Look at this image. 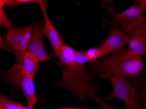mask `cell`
<instances>
[{
	"label": "cell",
	"mask_w": 146,
	"mask_h": 109,
	"mask_svg": "<svg viewBox=\"0 0 146 109\" xmlns=\"http://www.w3.org/2000/svg\"><path fill=\"white\" fill-rule=\"evenodd\" d=\"M0 49L5 51H11L9 47V45L7 42H6L5 40H4L1 37V35H0Z\"/></svg>",
	"instance_id": "19"
},
{
	"label": "cell",
	"mask_w": 146,
	"mask_h": 109,
	"mask_svg": "<svg viewBox=\"0 0 146 109\" xmlns=\"http://www.w3.org/2000/svg\"><path fill=\"white\" fill-rule=\"evenodd\" d=\"M88 61L86 51H76L74 63L65 67L61 80L57 84V87L70 91L81 101L92 99L96 95L86 68V63Z\"/></svg>",
	"instance_id": "1"
},
{
	"label": "cell",
	"mask_w": 146,
	"mask_h": 109,
	"mask_svg": "<svg viewBox=\"0 0 146 109\" xmlns=\"http://www.w3.org/2000/svg\"><path fill=\"white\" fill-rule=\"evenodd\" d=\"M21 109H33V106H23L22 108Z\"/></svg>",
	"instance_id": "22"
},
{
	"label": "cell",
	"mask_w": 146,
	"mask_h": 109,
	"mask_svg": "<svg viewBox=\"0 0 146 109\" xmlns=\"http://www.w3.org/2000/svg\"><path fill=\"white\" fill-rule=\"evenodd\" d=\"M143 69L142 56L126 50L106 57L96 65V70L101 79L109 78L115 74L135 78L140 74Z\"/></svg>",
	"instance_id": "2"
},
{
	"label": "cell",
	"mask_w": 146,
	"mask_h": 109,
	"mask_svg": "<svg viewBox=\"0 0 146 109\" xmlns=\"http://www.w3.org/2000/svg\"><path fill=\"white\" fill-rule=\"evenodd\" d=\"M25 31V27L17 28V27H9L5 37V41L7 44L15 51L18 50L19 44L22 40Z\"/></svg>",
	"instance_id": "10"
},
{
	"label": "cell",
	"mask_w": 146,
	"mask_h": 109,
	"mask_svg": "<svg viewBox=\"0 0 146 109\" xmlns=\"http://www.w3.org/2000/svg\"><path fill=\"white\" fill-rule=\"evenodd\" d=\"M76 51L71 48L68 44H63L57 57L59 59L60 63L65 67H68L73 64L74 61L75 54Z\"/></svg>",
	"instance_id": "13"
},
{
	"label": "cell",
	"mask_w": 146,
	"mask_h": 109,
	"mask_svg": "<svg viewBox=\"0 0 146 109\" xmlns=\"http://www.w3.org/2000/svg\"><path fill=\"white\" fill-rule=\"evenodd\" d=\"M144 109H146V98L144 101Z\"/></svg>",
	"instance_id": "25"
},
{
	"label": "cell",
	"mask_w": 146,
	"mask_h": 109,
	"mask_svg": "<svg viewBox=\"0 0 146 109\" xmlns=\"http://www.w3.org/2000/svg\"><path fill=\"white\" fill-rule=\"evenodd\" d=\"M44 35V25L41 24L34 25L31 39L27 48L28 52L36 55L40 61H44L50 59V57H49L44 48V42H43Z\"/></svg>",
	"instance_id": "8"
},
{
	"label": "cell",
	"mask_w": 146,
	"mask_h": 109,
	"mask_svg": "<svg viewBox=\"0 0 146 109\" xmlns=\"http://www.w3.org/2000/svg\"><path fill=\"white\" fill-rule=\"evenodd\" d=\"M9 0H0V8H3L4 6L7 5Z\"/></svg>",
	"instance_id": "21"
},
{
	"label": "cell",
	"mask_w": 146,
	"mask_h": 109,
	"mask_svg": "<svg viewBox=\"0 0 146 109\" xmlns=\"http://www.w3.org/2000/svg\"><path fill=\"white\" fill-rule=\"evenodd\" d=\"M5 78L10 84L20 89L24 94L27 105L34 106L37 102L34 78L25 71L21 63L14 64L5 73Z\"/></svg>",
	"instance_id": "4"
},
{
	"label": "cell",
	"mask_w": 146,
	"mask_h": 109,
	"mask_svg": "<svg viewBox=\"0 0 146 109\" xmlns=\"http://www.w3.org/2000/svg\"><path fill=\"white\" fill-rule=\"evenodd\" d=\"M47 4L48 3L46 1L40 5L44 17V34L48 37L53 49L54 54L57 57L63 45V40L49 18L48 14L47 13Z\"/></svg>",
	"instance_id": "7"
},
{
	"label": "cell",
	"mask_w": 146,
	"mask_h": 109,
	"mask_svg": "<svg viewBox=\"0 0 146 109\" xmlns=\"http://www.w3.org/2000/svg\"><path fill=\"white\" fill-rule=\"evenodd\" d=\"M129 37L121 29L113 28L102 44L99 47L101 57L121 50L128 44Z\"/></svg>",
	"instance_id": "6"
},
{
	"label": "cell",
	"mask_w": 146,
	"mask_h": 109,
	"mask_svg": "<svg viewBox=\"0 0 146 109\" xmlns=\"http://www.w3.org/2000/svg\"><path fill=\"white\" fill-rule=\"evenodd\" d=\"M46 1V0H9L8 3L6 5L7 7H15V6L21 5L23 3H34L40 5L44 2Z\"/></svg>",
	"instance_id": "15"
},
{
	"label": "cell",
	"mask_w": 146,
	"mask_h": 109,
	"mask_svg": "<svg viewBox=\"0 0 146 109\" xmlns=\"http://www.w3.org/2000/svg\"><path fill=\"white\" fill-rule=\"evenodd\" d=\"M113 87L112 93L107 100L118 99L125 104L127 109H144L139 96L126 78L115 74L109 78Z\"/></svg>",
	"instance_id": "3"
},
{
	"label": "cell",
	"mask_w": 146,
	"mask_h": 109,
	"mask_svg": "<svg viewBox=\"0 0 146 109\" xmlns=\"http://www.w3.org/2000/svg\"><path fill=\"white\" fill-rule=\"evenodd\" d=\"M92 99H93L94 101L97 102L99 105H100L101 106H102V109H115L113 107H112V106L109 105V104H107L106 102H105L102 99L98 97L96 95L94 96V97L92 98Z\"/></svg>",
	"instance_id": "18"
},
{
	"label": "cell",
	"mask_w": 146,
	"mask_h": 109,
	"mask_svg": "<svg viewBox=\"0 0 146 109\" xmlns=\"http://www.w3.org/2000/svg\"><path fill=\"white\" fill-rule=\"evenodd\" d=\"M22 106V104L0 94V109H21Z\"/></svg>",
	"instance_id": "14"
},
{
	"label": "cell",
	"mask_w": 146,
	"mask_h": 109,
	"mask_svg": "<svg viewBox=\"0 0 146 109\" xmlns=\"http://www.w3.org/2000/svg\"><path fill=\"white\" fill-rule=\"evenodd\" d=\"M33 25H30L25 27L24 35H23V39L21 40L20 44H19L18 50L15 52L16 59L18 61V63H21L22 61L23 55L27 51L28 46H29L30 40H31V39L32 33H33Z\"/></svg>",
	"instance_id": "12"
},
{
	"label": "cell",
	"mask_w": 146,
	"mask_h": 109,
	"mask_svg": "<svg viewBox=\"0 0 146 109\" xmlns=\"http://www.w3.org/2000/svg\"><path fill=\"white\" fill-rule=\"evenodd\" d=\"M72 109H88V108H76V107H71Z\"/></svg>",
	"instance_id": "24"
},
{
	"label": "cell",
	"mask_w": 146,
	"mask_h": 109,
	"mask_svg": "<svg viewBox=\"0 0 146 109\" xmlns=\"http://www.w3.org/2000/svg\"><path fill=\"white\" fill-rule=\"evenodd\" d=\"M128 51L132 54L142 56L146 54V21L135 33L130 36Z\"/></svg>",
	"instance_id": "9"
},
{
	"label": "cell",
	"mask_w": 146,
	"mask_h": 109,
	"mask_svg": "<svg viewBox=\"0 0 146 109\" xmlns=\"http://www.w3.org/2000/svg\"><path fill=\"white\" fill-rule=\"evenodd\" d=\"M12 26V23L9 20L3 8H0V27H5L9 28Z\"/></svg>",
	"instance_id": "17"
},
{
	"label": "cell",
	"mask_w": 146,
	"mask_h": 109,
	"mask_svg": "<svg viewBox=\"0 0 146 109\" xmlns=\"http://www.w3.org/2000/svg\"><path fill=\"white\" fill-rule=\"evenodd\" d=\"M136 5L145 12L146 10V0H137L136 1Z\"/></svg>",
	"instance_id": "20"
},
{
	"label": "cell",
	"mask_w": 146,
	"mask_h": 109,
	"mask_svg": "<svg viewBox=\"0 0 146 109\" xmlns=\"http://www.w3.org/2000/svg\"><path fill=\"white\" fill-rule=\"evenodd\" d=\"M86 54L89 61L97 60L101 57L100 50L98 48H90L87 51H86Z\"/></svg>",
	"instance_id": "16"
},
{
	"label": "cell",
	"mask_w": 146,
	"mask_h": 109,
	"mask_svg": "<svg viewBox=\"0 0 146 109\" xmlns=\"http://www.w3.org/2000/svg\"><path fill=\"white\" fill-rule=\"evenodd\" d=\"M39 61L36 55L27 51L23 55V60L20 63L23 65L25 71L34 78L36 72L39 67Z\"/></svg>",
	"instance_id": "11"
},
{
	"label": "cell",
	"mask_w": 146,
	"mask_h": 109,
	"mask_svg": "<svg viewBox=\"0 0 146 109\" xmlns=\"http://www.w3.org/2000/svg\"><path fill=\"white\" fill-rule=\"evenodd\" d=\"M143 13L144 12L135 4L121 13L114 14L113 20L122 31L131 36L146 21Z\"/></svg>",
	"instance_id": "5"
},
{
	"label": "cell",
	"mask_w": 146,
	"mask_h": 109,
	"mask_svg": "<svg viewBox=\"0 0 146 109\" xmlns=\"http://www.w3.org/2000/svg\"><path fill=\"white\" fill-rule=\"evenodd\" d=\"M56 109H72L71 107H66V108H56Z\"/></svg>",
	"instance_id": "23"
}]
</instances>
